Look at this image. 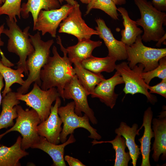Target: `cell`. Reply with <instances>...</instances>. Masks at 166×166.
<instances>
[{
    "label": "cell",
    "mask_w": 166,
    "mask_h": 166,
    "mask_svg": "<svg viewBox=\"0 0 166 166\" xmlns=\"http://www.w3.org/2000/svg\"><path fill=\"white\" fill-rule=\"evenodd\" d=\"M56 40L64 56L61 57L56 47L53 46V56H50L41 70L40 78L42 85L40 88L43 90H46L56 87L57 91L62 98L65 85L75 75V73L72 66L73 63L67 56L66 49L62 44L61 37L57 36Z\"/></svg>",
    "instance_id": "obj_1"
},
{
    "label": "cell",
    "mask_w": 166,
    "mask_h": 166,
    "mask_svg": "<svg viewBox=\"0 0 166 166\" xmlns=\"http://www.w3.org/2000/svg\"><path fill=\"white\" fill-rule=\"evenodd\" d=\"M29 36L34 50L28 56L26 61V68L29 72L28 77L24 84L17 89V92L23 94L27 92L33 82L41 86V70L50 56V49L54 42L53 39L43 41L39 31L34 35L30 34Z\"/></svg>",
    "instance_id": "obj_2"
},
{
    "label": "cell",
    "mask_w": 166,
    "mask_h": 166,
    "mask_svg": "<svg viewBox=\"0 0 166 166\" xmlns=\"http://www.w3.org/2000/svg\"><path fill=\"white\" fill-rule=\"evenodd\" d=\"M134 1L140 13V18L136 22L137 25L143 28L142 40L157 42L166 33L163 26L166 24V13L157 10L147 0Z\"/></svg>",
    "instance_id": "obj_3"
},
{
    "label": "cell",
    "mask_w": 166,
    "mask_h": 166,
    "mask_svg": "<svg viewBox=\"0 0 166 166\" xmlns=\"http://www.w3.org/2000/svg\"><path fill=\"white\" fill-rule=\"evenodd\" d=\"M6 20L9 29H4L3 33L8 38L7 50L19 56V60L16 64L17 68L23 69L25 75H28L29 72L26 66V59L34 50L29 36L30 27L28 26L22 30L17 22L10 20L8 17Z\"/></svg>",
    "instance_id": "obj_4"
},
{
    "label": "cell",
    "mask_w": 166,
    "mask_h": 166,
    "mask_svg": "<svg viewBox=\"0 0 166 166\" xmlns=\"http://www.w3.org/2000/svg\"><path fill=\"white\" fill-rule=\"evenodd\" d=\"M18 114L16 122L12 127L0 134V140L7 133L17 131L22 136L21 146L26 150L37 142L40 136L37 131V126L41 122L39 116L34 109L25 110L18 105L15 106Z\"/></svg>",
    "instance_id": "obj_5"
},
{
    "label": "cell",
    "mask_w": 166,
    "mask_h": 166,
    "mask_svg": "<svg viewBox=\"0 0 166 166\" xmlns=\"http://www.w3.org/2000/svg\"><path fill=\"white\" fill-rule=\"evenodd\" d=\"M141 35L136 38L135 42L130 45H125L129 66L131 69L138 63L144 66V72L156 68L160 60L166 56V48H155L144 45Z\"/></svg>",
    "instance_id": "obj_6"
},
{
    "label": "cell",
    "mask_w": 166,
    "mask_h": 166,
    "mask_svg": "<svg viewBox=\"0 0 166 166\" xmlns=\"http://www.w3.org/2000/svg\"><path fill=\"white\" fill-rule=\"evenodd\" d=\"M16 96L18 100L24 101L27 106L36 111L41 122L48 117L52 103L57 97H60L56 88L52 87L44 90L36 83L28 93L23 94L16 92Z\"/></svg>",
    "instance_id": "obj_7"
},
{
    "label": "cell",
    "mask_w": 166,
    "mask_h": 166,
    "mask_svg": "<svg viewBox=\"0 0 166 166\" xmlns=\"http://www.w3.org/2000/svg\"><path fill=\"white\" fill-rule=\"evenodd\" d=\"M75 103L73 101L68 103L58 109V113L63 123V127L60 136V141L62 143L65 142L68 135L74 132V130L78 128H83L90 133L89 137L94 140H100L101 136L97 132L96 129L90 125L89 117L84 114L80 116L74 112Z\"/></svg>",
    "instance_id": "obj_8"
},
{
    "label": "cell",
    "mask_w": 166,
    "mask_h": 166,
    "mask_svg": "<svg viewBox=\"0 0 166 166\" xmlns=\"http://www.w3.org/2000/svg\"><path fill=\"white\" fill-rule=\"evenodd\" d=\"M144 68V65L139 63L131 69L127 62L124 61L117 65L115 69L123 80L125 85L123 91L125 94H143L146 96L148 101L154 105L157 101V99L155 96L149 93L148 89L149 85L145 82L142 77Z\"/></svg>",
    "instance_id": "obj_9"
},
{
    "label": "cell",
    "mask_w": 166,
    "mask_h": 166,
    "mask_svg": "<svg viewBox=\"0 0 166 166\" xmlns=\"http://www.w3.org/2000/svg\"><path fill=\"white\" fill-rule=\"evenodd\" d=\"M88 94L84 88L79 82L76 75L65 85L63 93L62 98L73 99L75 103L74 112L80 116L83 112L89 117L93 124H97V120L94 116V112L89 107L87 100Z\"/></svg>",
    "instance_id": "obj_10"
},
{
    "label": "cell",
    "mask_w": 166,
    "mask_h": 166,
    "mask_svg": "<svg viewBox=\"0 0 166 166\" xmlns=\"http://www.w3.org/2000/svg\"><path fill=\"white\" fill-rule=\"evenodd\" d=\"M59 26V33L72 35L77 38L78 41L90 39L93 35L99 34L97 30L89 27L83 19L78 3L74 6Z\"/></svg>",
    "instance_id": "obj_11"
},
{
    "label": "cell",
    "mask_w": 166,
    "mask_h": 166,
    "mask_svg": "<svg viewBox=\"0 0 166 166\" xmlns=\"http://www.w3.org/2000/svg\"><path fill=\"white\" fill-rule=\"evenodd\" d=\"M74 6L67 4L57 9L47 10H42L39 13L35 25L33 26V30L41 31L42 36L48 33L52 37L56 38L57 28L71 11Z\"/></svg>",
    "instance_id": "obj_12"
},
{
    "label": "cell",
    "mask_w": 166,
    "mask_h": 166,
    "mask_svg": "<svg viewBox=\"0 0 166 166\" xmlns=\"http://www.w3.org/2000/svg\"><path fill=\"white\" fill-rule=\"evenodd\" d=\"M61 104V99L58 97L54 105L51 107L48 117L37 126L38 132L40 136L45 137L49 142L57 144L60 142V136L62 128L61 127L62 121L57 112Z\"/></svg>",
    "instance_id": "obj_13"
},
{
    "label": "cell",
    "mask_w": 166,
    "mask_h": 166,
    "mask_svg": "<svg viewBox=\"0 0 166 166\" xmlns=\"http://www.w3.org/2000/svg\"><path fill=\"white\" fill-rule=\"evenodd\" d=\"M95 21L97 25L95 29L99 32V37L103 40L108 48V56L114 58L117 61L127 59L125 44L114 37L111 30L107 26L103 19L97 18Z\"/></svg>",
    "instance_id": "obj_14"
},
{
    "label": "cell",
    "mask_w": 166,
    "mask_h": 166,
    "mask_svg": "<svg viewBox=\"0 0 166 166\" xmlns=\"http://www.w3.org/2000/svg\"><path fill=\"white\" fill-rule=\"evenodd\" d=\"M124 83L122 77L116 71L112 77L103 80L95 87L91 94V97L93 98H98L101 102L112 109L116 105L118 96L115 92V87Z\"/></svg>",
    "instance_id": "obj_15"
},
{
    "label": "cell",
    "mask_w": 166,
    "mask_h": 166,
    "mask_svg": "<svg viewBox=\"0 0 166 166\" xmlns=\"http://www.w3.org/2000/svg\"><path fill=\"white\" fill-rule=\"evenodd\" d=\"M164 109L157 116L158 118L152 119V123L154 133V140L152 150V158L154 161H158L161 155V159H166V111Z\"/></svg>",
    "instance_id": "obj_16"
},
{
    "label": "cell",
    "mask_w": 166,
    "mask_h": 166,
    "mask_svg": "<svg viewBox=\"0 0 166 166\" xmlns=\"http://www.w3.org/2000/svg\"><path fill=\"white\" fill-rule=\"evenodd\" d=\"M76 141L73 133L70 134L68 140L61 144L50 143L45 137L40 136L38 141L32 145L31 148L40 149L48 154L52 159V166H66L64 157L65 148Z\"/></svg>",
    "instance_id": "obj_17"
},
{
    "label": "cell",
    "mask_w": 166,
    "mask_h": 166,
    "mask_svg": "<svg viewBox=\"0 0 166 166\" xmlns=\"http://www.w3.org/2000/svg\"><path fill=\"white\" fill-rule=\"evenodd\" d=\"M153 113L151 107H148L144 111L143 123L141 129L144 127L143 135L138 139L140 144V151L142 156L141 166H150L149 156L151 151V140L154 137V133L151 127Z\"/></svg>",
    "instance_id": "obj_18"
},
{
    "label": "cell",
    "mask_w": 166,
    "mask_h": 166,
    "mask_svg": "<svg viewBox=\"0 0 166 166\" xmlns=\"http://www.w3.org/2000/svg\"><path fill=\"white\" fill-rule=\"evenodd\" d=\"M138 125L136 123L134 124L131 127L126 123L121 122L119 127L115 130L116 134H120L124 138L133 166H136L137 160L141 154L140 148L135 141L136 136L139 135V132L140 130L138 129Z\"/></svg>",
    "instance_id": "obj_19"
},
{
    "label": "cell",
    "mask_w": 166,
    "mask_h": 166,
    "mask_svg": "<svg viewBox=\"0 0 166 166\" xmlns=\"http://www.w3.org/2000/svg\"><path fill=\"white\" fill-rule=\"evenodd\" d=\"M3 97L0 114V130L14 125V120L18 117L15 106L20 103V100L16 97V92L12 91Z\"/></svg>",
    "instance_id": "obj_20"
},
{
    "label": "cell",
    "mask_w": 166,
    "mask_h": 166,
    "mask_svg": "<svg viewBox=\"0 0 166 166\" xmlns=\"http://www.w3.org/2000/svg\"><path fill=\"white\" fill-rule=\"evenodd\" d=\"M22 138L19 136L15 143L10 147L0 146V166H21L19 160L29 155L21 148Z\"/></svg>",
    "instance_id": "obj_21"
},
{
    "label": "cell",
    "mask_w": 166,
    "mask_h": 166,
    "mask_svg": "<svg viewBox=\"0 0 166 166\" xmlns=\"http://www.w3.org/2000/svg\"><path fill=\"white\" fill-rule=\"evenodd\" d=\"M60 7V2L57 0H27L26 2L23 3L21 5V16L23 18L26 19L31 13L34 26L39 13L42 10H49Z\"/></svg>",
    "instance_id": "obj_22"
},
{
    "label": "cell",
    "mask_w": 166,
    "mask_h": 166,
    "mask_svg": "<svg viewBox=\"0 0 166 166\" xmlns=\"http://www.w3.org/2000/svg\"><path fill=\"white\" fill-rule=\"evenodd\" d=\"M102 44V42L100 41H93L90 39L78 41L76 45L66 48L68 57L72 63L75 61L81 63L92 56L93 50Z\"/></svg>",
    "instance_id": "obj_23"
},
{
    "label": "cell",
    "mask_w": 166,
    "mask_h": 166,
    "mask_svg": "<svg viewBox=\"0 0 166 166\" xmlns=\"http://www.w3.org/2000/svg\"><path fill=\"white\" fill-rule=\"evenodd\" d=\"M73 63L77 78L89 95L100 82L105 79L101 73H95L85 69L78 62L75 61Z\"/></svg>",
    "instance_id": "obj_24"
},
{
    "label": "cell",
    "mask_w": 166,
    "mask_h": 166,
    "mask_svg": "<svg viewBox=\"0 0 166 166\" xmlns=\"http://www.w3.org/2000/svg\"><path fill=\"white\" fill-rule=\"evenodd\" d=\"M117 10L122 17L124 27V29L121 31V41L126 45H131L135 42L137 37L140 35L143 31L137 26L136 21L130 18L125 8L119 7Z\"/></svg>",
    "instance_id": "obj_25"
},
{
    "label": "cell",
    "mask_w": 166,
    "mask_h": 166,
    "mask_svg": "<svg viewBox=\"0 0 166 166\" xmlns=\"http://www.w3.org/2000/svg\"><path fill=\"white\" fill-rule=\"evenodd\" d=\"M117 60L107 56L102 58L93 55L82 61L81 64L85 69L93 73H100L103 72L111 73L115 69Z\"/></svg>",
    "instance_id": "obj_26"
},
{
    "label": "cell",
    "mask_w": 166,
    "mask_h": 166,
    "mask_svg": "<svg viewBox=\"0 0 166 166\" xmlns=\"http://www.w3.org/2000/svg\"><path fill=\"white\" fill-rule=\"evenodd\" d=\"M104 143H111L115 151V159L114 166H128L131 159L129 153L125 152L126 147L125 140L123 137L117 134L112 140L106 141H98L94 140L92 142V145Z\"/></svg>",
    "instance_id": "obj_27"
},
{
    "label": "cell",
    "mask_w": 166,
    "mask_h": 166,
    "mask_svg": "<svg viewBox=\"0 0 166 166\" xmlns=\"http://www.w3.org/2000/svg\"><path fill=\"white\" fill-rule=\"evenodd\" d=\"M23 69L18 68L13 69L3 64L0 60V73L5 81V87L2 92V96L4 97L8 92L12 91L10 87L14 83H18L21 85L25 82L22 77H24Z\"/></svg>",
    "instance_id": "obj_28"
},
{
    "label": "cell",
    "mask_w": 166,
    "mask_h": 166,
    "mask_svg": "<svg viewBox=\"0 0 166 166\" xmlns=\"http://www.w3.org/2000/svg\"><path fill=\"white\" fill-rule=\"evenodd\" d=\"M93 9L101 10L113 19H118L117 8L112 0H91L87 6L85 15L89 14Z\"/></svg>",
    "instance_id": "obj_29"
},
{
    "label": "cell",
    "mask_w": 166,
    "mask_h": 166,
    "mask_svg": "<svg viewBox=\"0 0 166 166\" xmlns=\"http://www.w3.org/2000/svg\"><path fill=\"white\" fill-rule=\"evenodd\" d=\"M22 0H5L0 7V16L5 14L9 19L17 22L16 16L21 18Z\"/></svg>",
    "instance_id": "obj_30"
},
{
    "label": "cell",
    "mask_w": 166,
    "mask_h": 166,
    "mask_svg": "<svg viewBox=\"0 0 166 166\" xmlns=\"http://www.w3.org/2000/svg\"><path fill=\"white\" fill-rule=\"evenodd\" d=\"M141 76L145 82L148 85L152 79L155 77L162 80L166 79V56L160 60L159 65L156 68L148 71L143 72Z\"/></svg>",
    "instance_id": "obj_31"
},
{
    "label": "cell",
    "mask_w": 166,
    "mask_h": 166,
    "mask_svg": "<svg viewBox=\"0 0 166 166\" xmlns=\"http://www.w3.org/2000/svg\"><path fill=\"white\" fill-rule=\"evenodd\" d=\"M150 93H156L166 98V79H162L161 81L153 86H148Z\"/></svg>",
    "instance_id": "obj_32"
},
{
    "label": "cell",
    "mask_w": 166,
    "mask_h": 166,
    "mask_svg": "<svg viewBox=\"0 0 166 166\" xmlns=\"http://www.w3.org/2000/svg\"><path fill=\"white\" fill-rule=\"evenodd\" d=\"M4 23L0 26V54L1 57V60L5 65L9 67H12L14 65V64L5 57L1 48V47L3 46L4 45V42L2 40L1 37L4 29Z\"/></svg>",
    "instance_id": "obj_33"
},
{
    "label": "cell",
    "mask_w": 166,
    "mask_h": 166,
    "mask_svg": "<svg viewBox=\"0 0 166 166\" xmlns=\"http://www.w3.org/2000/svg\"><path fill=\"white\" fill-rule=\"evenodd\" d=\"M65 161H66L70 166H85L82 162L78 159L69 155H66L64 157Z\"/></svg>",
    "instance_id": "obj_34"
},
{
    "label": "cell",
    "mask_w": 166,
    "mask_h": 166,
    "mask_svg": "<svg viewBox=\"0 0 166 166\" xmlns=\"http://www.w3.org/2000/svg\"><path fill=\"white\" fill-rule=\"evenodd\" d=\"M153 6L158 10L164 12L166 10V0H152Z\"/></svg>",
    "instance_id": "obj_35"
},
{
    "label": "cell",
    "mask_w": 166,
    "mask_h": 166,
    "mask_svg": "<svg viewBox=\"0 0 166 166\" xmlns=\"http://www.w3.org/2000/svg\"><path fill=\"white\" fill-rule=\"evenodd\" d=\"M3 80V77L0 73V106L2 104V96L1 94V91L4 86Z\"/></svg>",
    "instance_id": "obj_36"
},
{
    "label": "cell",
    "mask_w": 166,
    "mask_h": 166,
    "mask_svg": "<svg viewBox=\"0 0 166 166\" xmlns=\"http://www.w3.org/2000/svg\"><path fill=\"white\" fill-rule=\"evenodd\" d=\"M166 34H165L160 38L157 42L156 44V46L158 47H160L161 46L162 44L163 43H164L165 42H166Z\"/></svg>",
    "instance_id": "obj_37"
},
{
    "label": "cell",
    "mask_w": 166,
    "mask_h": 166,
    "mask_svg": "<svg viewBox=\"0 0 166 166\" xmlns=\"http://www.w3.org/2000/svg\"><path fill=\"white\" fill-rule=\"evenodd\" d=\"M60 3H61L64 1H66L67 4H70L71 5L74 6L76 4H77L78 2L75 0H57Z\"/></svg>",
    "instance_id": "obj_38"
},
{
    "label": "cell",
    "mask_w": 166,
    "mask_h": 166,
    "mask_svg": "<svg viewBox=\"0 0 166 166\" xmlns=\"http://www.w3.org/2000/svg\"><path fill=\"white\" fill-rule=\"evenodd\" d=\"M115 5H122L126 3V0H112Z\"/></svg>",
    "instance_id": "obj_39"
},
{
    "label": "cell",
    "mask_w": 166,
    "mask_h": 166,
    "mask_svg": "<svg viewBox=\"0 0 166 166\" xmlns=\"http://www.w3.org/2000/svg\"><path fill=\"white\" fill-rule=\"evenodd\" d=\"M82 3L88 4L91 0H80Z\"/></svg>",
    "instance_id": "obj_40"
},
{
    "label": "cell",
    "mask_w": 166,
    "mask_h": 166,
    "mask_svg": "<svg viewBox=\"0 0 166 166\" xmlns=\"http://www.w3.org/2000/svg\"><path fill=\"white\" fill-rule=\"evenodd\" d=\"M5 0H0V7L4 2Z\"/></svg>",
    "instance_id": "obj_41"
},
{
    "label": "cell",
    "mask_w": 166,
    "mask_h": 166,
    "mask_svg": "<svg viewBox=\"0 0 166 166\" xmlns=\"http://www.w3.org/2000/svg\"><path fill=\"white\" fill-rule=\"evenodd\" d=\"M2 145L0 144V146H1Z\"/></svg>",
    "instance_id": "obj_42"
}]
</instances>
